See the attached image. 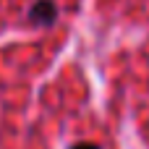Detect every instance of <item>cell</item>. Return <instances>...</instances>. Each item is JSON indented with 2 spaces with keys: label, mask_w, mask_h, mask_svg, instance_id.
I'll return each mask as SVG.
<instances>
[{
  "label": "cell",
  "mask_w": 149,
  "mask_h": 149,
  "mask_svg": "<svg viewBox=\"0 0 149 149\" xmlns=\"http://www.w3.org/2000/svg\"><path fill=\"white\" fill-rule=\"evenodd\" d=\"M55 16H58V8H55L52 0H37V3L31 5V10H29V18H31L34 24H45V26L52 24Z\"/></svg>",
  "instance_id": "obj_1"
},
{
  "label": "cell",
  "mask_w": 149,
  "mask_h": 149,
  "mask_svg": "<svg viewBox=\"0 0 149 149\" xmlns=\"http://www.w3.org/2000/svg\"><path fill=\"white\" fill-rule=\"evenodd\" d=\"M71 149H97L94 144H76V147H71Z\"/></svg>",
  "instance_id": "obj_2"
}]
</instances>
